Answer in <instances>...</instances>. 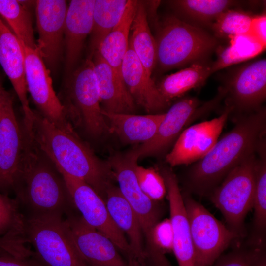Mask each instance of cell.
<instances>
[{"instance_id": "6", "label": "cell", "mask_w": 266, "mask_h": 266, "mask_svg": "<svg viewBox=\"0 0 266 266\" xmlns=\"http://www.w3.org/2000/svg\"><path fill=\"white\" fill-rule=\"evenodd\" d=\"M25 237L39 266H88L68 233L63 216L26 217Z\"/></svg>"}, {"instance_id": "41", "label": "cell", "mask_w": 266, "mask_h": 266, "mask_svg": "<svg viewBox=\"0 0 266 266\" xmlns=\"http://www.w3.org/2000/svg\"><path fill=\"white\" fill-rule=\"evenodd\" d=\"M129 266H143L136 259L131 257L127 260Z\"/></svg>"}, {"instance_id": "4", "label": "cell", "mask_w": 266, "mask_h": 266, "mask_svg": "<svg viewBox=\"0 0 266 266\" xmlns=\"http://www.w3.org/2000/svg\"><path fill=\"white\" fill-rule=\"evenodd\" d=\"M138 159L131 151L116 153L107 161L119 189L135 214L144 238L145 266H172L165 255L155 248L152 240L154 227L160 221L163 209L159 201L152 200L140 188L135 174Z\"/></svg>"}, {"instance_id": "14", "label": "cell", "mask_w": 266, "mask_h": 266, "mask_svg": "<svg viewBox=\"0 0 266 266\" xmlns=\"http://www.w3.org/2000/svg\"><path fill=\"white\" fill-rule=\"evenodd\" d=\"M22 146V128L10 94L0 88V192L13 193Z\"/></svg>"}, {"instance_id": "17", "label": "cell", "mask_w": 266, "mask_h": 266, "mask_svg": "<svg viewBox=\"0 0 266 266\" xmlns=\"http://www.w3.org/2000/svg\"><path fill=\"white\" fill-rule=\"evenodd\" d=\"M230 107L226 106L218 117L200 122L185 129L180 133L166 161L171 166L189 165L197 162L212 148L229 116Z\"/></svg>"}, {"instance_id": "31", "label": "cell", "mask_w": 266, "mask_h": 266, "mask_svg": "<svg viewBox=\"0 0 266 266\" xmlns=\"http://www.w3.org/2000/svg\"><path fill=\"white\" fill-rule=\"evenodd\" d=\"M26 1L0 0V15L25 46L36 49L31 14Z\"/></svg>"}, {"instance_id": "42", "label": "cell", "mask_w": 266, "mask_h": 266, "mask_svg": "<svg viewBox=\"0 0 266 266\" xmlns=\"http://www.w3.org/2000/svg\"><path fill=\"white\" fill-rule=\"evenodd\" d=\"M6 245V239L4 238H0V248L4 249Z\"/></svg>"}, {"instance_id": "20", "label": "cell", "mask_w": 266, "mask_h": 266, "mask_svg": "<svg viewBox=\"0 0 266 266\" xmlns=\"http://www.w3.org/2000/svg\"><path fill=\"white\" fill-rule=\"evenodd\" d=\"M95 0H72L68 5L64 30L65 69L70 74L77 64L86 38L93 28Z\"/></svg>"}, {"instance_id": "10", "label": "cell", "mask_w": 266, "mask_h": 266, "mask_svg": "<svg viewBox=\"0 0 266 266\" xmlns=\"http://www.w3.org/2000/svg\"><path fill=\"white\" fill-rule=\"evenodd\" d=\"M221 87L225 91L226 106L237 116L259 109L266 98V59L233 68L227 74Z\"/></svg>"}, {"instance_id": "16", "label": "cell", "mask_w": 266, "mask_h": 266, "mask_svg": "<svg viewBox=\"0 0 266 266\" xmlns=\"http://www.w3.org/2000/svg\"><path fill=\"white\" fill-rule=\"evenodd\" d=\"M68 5L64 0H38L35 10L38 39L36 50L50 70L60 62L64 45V30Z\"/></svg>"}, {"instance_id": "37", "label": "cell", "mask_w": 266, "mask_h": 266, "mask_svg": "<svg viewBox=\"0 0 266 266\" xmlns=\"http://www.w3.org/2000/svg\"><path fill=\"white\" fill-rule=\"evenodd\" d=\"M261 249V247H256L234 250L219 257L213 266H252Z\"/></svg>"}, {"instance_id": "39", "label": "cell", "mask_w": 266, "mask_h": 266, "mask_svg": "<svg viewBox=\"0 0 266 266\" xmlns=\"http://www.w3.org/2000/svg\"><path fill=\"white\" fill-rule=\"evenodd\" d=\"M0 266H39L32 256L23 258L15 256L0 248Z\"/></svg>"}, {"instance_id": "1", "label": "cell", "mask_w": 266, "mask_h": 266, "mask_svg": "<svg viewBox=\"0 0 266 266\" xmlns=\"http://www.w3.org/2000/svg\"><path fill=\"white\" fill-rule=\"evenodd\" d=\"M22 146L13 193L26 217L66 216L75 208L63 175L39 147L23 119Z\"/></svg>"}, {"instance_id": "3", "label": "cell", "mask_w": 266, "mask_h": 266, "mask_svg": "<svg viewBox=\"0 0 266 266\" xmlns=\"http://www.w3.org/2000/svg\"><path fill=\"white\" fill-rule=\"evenodd\" d=\"M24 118L36 143L60 172L85 182L104 200L114 179L108 162L98 158L75 131H62L33 110Z\"/></svg>"}, {"instance_id": "23", "label": "cell", "mask_w": 266, "mask_h": 266, "mask_svg": "<svg viewBox=\"0 0 266 266\" xmlns=\"http://www.w3.org/2000/svg\"><path fill=\"white\" fill-rule=\"evenodd\" d=\"M104 201L114 222L127 236L133 257L145 266L142 231L133 209L119 188L112 184L106 191Z\"/></svg>"}, {"instance_id": "27", "label": "cell", "mask_w": 266, "mask_h": 266, "mask_svg": "<svg viewBox=\"0 0 266 266\" xmlns=\"http://www.w3.org/2000/svg\"><path fill=\"white\" fill-rule=\"evenodd\" d=\"M130 30L129 45L151 75L157 65L156 43L148 25L145 6L141 1H138Z\"/></svg>"}, {"instance_id": "8", "label": "cell", "mask_w": 266, "mask_h": 266, "mask_svg": "<svg viewBox=\"0 0 266 266\" xmlns=\"http://www.w3.org/2000/svg\"><path fill=\"white\" fill-rule=\"evenodd\" d=\"M257 153L233 168L211 193V200L221 211L228 228L238 236L244 233V222L253 208L254 166Z\"/></svg>"}, {"instance_id": "11", "label": "cell", "mask_w": 266, "mask_h": 266, "mask_svg": "<svg viewBox=\"0 0 266 266\" xmlns=\"http://www.w3.org/2000/svg\"><path fill=\"white\" fill-rule=\"evenodd\" d=\"M61 173L73 205L84 221L108 237L126 260L133 257L125 234L112 220L105 201L85 182Z\"/></svg>"}, {"instance_id": "25", "label": "cell", "mask_w": 266, "mask_h": 266, "mask_svg": "<svg viewBox=\"0 0 266 266\" xmlns=\"http://www.w3.org/2000/svg\"><path fill=\"white\" fill-rule=\"evenodd\" d=\"M137 3V0H128L120 20L103 39L97 51L120 74L122 61L129 47L131 26Z\"/></svg>"}, {"instance_id": "35", "label": "cell", "mask_w": 266, "mask_h": 266, "mask_svg": "<svg viewBox=\"0 0 266 266\" xmlns=\"http://www.w3.org/2000/svg\"><path fill=\"white\" fill-rule=\"evenodd\" d=\"M135 174L138 185L143 192L153 200L160 201L166 193L164 178L155 169L136 166Z\"/></svg>"}, {"instance_id": "34", "label": "cell", "mask_w": 266, "mask_h": 266, "mask_svg": "<svg viewBox=\"0 0 266 266\" xmlns=\"http://www.w3.org/2000/svg\"><path fill=\"white\" fill-rule=\"evenodd\" d=\"M253 16L241 9L231 8L224 11L211 26L214 36L231 39L247 35Z\"/></svg>"}, {"instance_id": "33", "label": "cell", "mask_w": 266, "mask_h": 266, "mask_svg": "<svg viewBox=\"0 0 266 266\" xmlns=\"http://www.w3.org/2000/svg\"><path fill=\"white\" fill-rule=\"evenodd\" d=\"M25 222L17 200L0 192V238L27 242Z\"/></svg>"}, {"instance_id": "5", "label": "cell", "mask_w": 266, "mask_h": 266, "mask_svg": "<svg viewBox=\"0 0 266 266\" xmlns=\"http://www.w3.org/2000/svg\"><path fill=\"white\" fill-rule=\"evenodd\" d=\"M155 40L157 65L163 70L206 61L217 46L214 36L174 16L163 19Z\"/></svg>"}, {"instance_id": "22", "label": "cell", "mask_w": 266, "mask_h": 266, "mask_svg": "<svg viewBox=\"0 0 266 266\" xmlns=\"http://www.w3.org/2000/svg\"><path fill=\"white\" fill-rule=\"evenodd\" d=\"M0 65L19 98L24 117L33 112L27 97L23 44L0 17Z\"/></svg>"}, {"instance_id": "30", "label": "cell", "mask_w": 266, "mask_h": 266, "mask_svg": "<svg viewBox=\"0 0 266 266\" xmlns=\"http://www.w3.org/2000/svg\"><path fill=\"white\" fill-rule=\"evenodd\" d=\"M266 148L257 152L254 166L255 189L253 208L254 209V241L261 247L264 242L266 228Z\"/></svg>"}, {"instance_id": "36", "label": "cell", "mask_w": 266, "mask_h": 266, "mask_svg": "<svg viewBox=\"0 0 266 266\" xmlns=\"http://www.w3.org/2000/svg\"><path fill=\"white\" fill-rule=\"evenodd\" d=\"M153 244L162 254L173 252V232L170 219H165L158 222L154 227L152 233Z\"/></svg>"}, {"instance_id": "40", "label": "cell", "mask_w": 266, "mask_h": 266, "mask_svg": "<svg viewBox=\"0 0 266 266\" xmlns=\"http://www.w3.org/2000/svg\"><path fill=\"white\" fill-rule=\"evenodd\" d=\"M252 266H266V253L263 249L260 250Z\"/></svg>"}, {"instance_id": "9", "label": "cell", "mask_w": 266, "mask_h": 266, "mask_svg": "<svg viewBox=\"0 0 266 266\" xmlns=\"http://www.w3.org/2000/svg\"><path fill=\"white\" fill-rule=\"evenodd\" d=\"M195 255V266H210L238 237L187 192L182 194Z\"/></svg>"}, {"instance_id": "21", "label": "cell", "mask_w": 266, "mask_h": 266, "mask_svg": "<svg viewBox=\"0 0 266 266\" xmlns=\"http://www.w3.org/2000/svg\"><path fill=\"white\" fill-rule=\"evenodd\" d=\"M93 70L102 109L116 113H132L135 102L129 93L121 75L104 60L100 54L92 55Z\"/></svg>"}, {"instance_id": "32", "label": "cell", "mask_w": 266, "mask_h": 266, "mask_svg": "<svg viewBox=\"0 0 266 266\" xmlns=\"http://www.w3.org/2000/svg\"><path fill=\"white\" fill-rule=\"evenodd\" d=\"M265 49V46L248 35L233 37L230 39L228 46L216 49L217 58L212 63V72L249 60Z\"/></svg>"}, {"instance_id": "13", "label": "cell", "mask_w": 266, "mask_h": 266, "mask_svg": "<svg viewBox=\"0 0 266 266\" xmlns=\"http://www.w3.org/2000/svg\"><path fill=\"white\" fill-rule=\"evenodd\" d=\"M222 96L218 92L212 100L202 105L200 101L196 97H187L181 99L165 113L154 136L132 150V152L138 159L162 153L178 137L186 125L213 108L223 99Z\"/></svg>"}, {"instance_id": "12", "label": "cell", "mask_w": 266, "mask_h": 266, "mask_svg": "<svg viewBox=\"0 0 266 266\" xmlns=\"http://www.w3.org/2000/svg\"><path fill=\"white\" fill-rule=\"evenodd\" d=\"M23 46L27 91L39 113L62 131H75L67 120L64 107L53 89L50 70L36 49L23 44Z\"/></svg>"}, {"instance_id": "19", "label": "cell", "mask_w": 266, "mask_h": 266, "mask_svg": "<svg viewBox=\"0 0 266 266\" xmlns=\"http://www.w3.org/2000/svg\"><path fill=\"white\" fill-rule=\"evenodd\" d=\"M121 75L134 102L147 112L161 111L169 104L129 45L122 61Z\"/></svg>"}, {"instance_id": "24", "label": "cell", "mask_w": 266, "mask_h": 266, "mask_svg": "<svg viewBox=\"0 0 266 266\" xmlns=\"http://www.w3.org/2000/svg\"><path fill=\"white\" fill-rule=\"evenodd\" d=\"M102 113L109 128V133L116 134L128 143L146 142L155 135L165 113L138 115L132 113L108 112L102 109Z\"/></svg>"}, {"instance_id": "29", "label": "cell", "mask_w": 266, "mask_h": 266, "mask_svg": "<svg viewBox=\"0 0 266 266\" xmlns=\"http://www.w3.org/2000/svg\"><path fill=\"white\" fill-rule=\"evenodd\" d=\"M129 0H95L91 33V56L122 18Z\"/></svg>"}, {"instance_id": "38", "label": "cell", "mask_w": 266, "mask_h": 266, "mask_svg": "<svg viewBox=\"0 0 266 266\" xmlns=\"http://www.w3.org/2000/svg\"><path fill=\"white\" fill-rule=\"evenodd\" d=\"M248 35L264 46H266V15L254 16L250 24Z\"/></svg>"}, {"instance_id": "18", "label": "cell", "mask_w": 266, "mask_h": 266, "mask_svg": "<svg viewBox=\"0 0 266 266\" xmlns=\"http://www.w3.org/2000/svg\"><path fill=\"white\" fill-rule=\"evenodd\" d=\"M160 173L166 184L169 204V219L173 232V252L179 266H195L190 226L177 179L167 167H162Z\"/></svg>"}, {"instance_id": "28", "label": "cell", "mask_w": 266, "mask_h": 266, "mask_svg": "<svg viewBox=\"0 0 266 266\" xmlns=\"http://www.w3.org/2000/svg\"><path fill=\"white\" fill-rule=\"evenodd\" d=\"M239 2L230 0H178L171 3L183 17L181 20L202 28L203 26L211 27L220 14Z\"/></svg>"}, {"instance_id": "7", "label": "cell", "mask_w": 266, "mask_h": 266, "mask_svg": "<svg viewBox=\"0 0 266 266\" xmlns=\"http://www.w3.org/2000/svg\"><path fill=\"white\" fill-rule=\"evenodd\" d=\"M73 73L66 95L64 100L61 101L67 120L73 128L74 125L83 127L93 137L109 133L100 105L92 57L87 58Z\"/></svg>"}, {"instance_id": "43", "label": "cell", "mask_w": 266, "mask_h": 266, "mask_svg": "<svg viewBox=\"0 0 266 266\" xmlns=\"http://www.w3.org/2000/svg\"><path fill=\"white\" fill-rule=\"evenodd\" d=\"M1 86H2V85H1V83L0 82V87H1Z\"/></svg>"}, {"instance_id": "15", "label": "cell", "mask_w": 266, "mask_h": 266, "mask_svg": "<svg viewBox=\"0 0 266 266\" xmlns=\"http://www.w3.org/2000/svg\"><path fill=\"white\" fill-rule=\"evenodd\" d=\"M74 212L64 221L73 245L88 266H129L108 237Z\"/></svg>"}, {"instance_id": "2", "label": "cell", "mask_w": 266, "mask_h": 266, "mask_svg": "<svg viewBox=\"0 0 266 266\" xmlns=\"http://www.w3.org/2000/svg\"><path fill=\"white\" fill-rule=\"evenodd\" d=\"M233 128L188 170V189L200 195L210 193L235 166L256 153L266 140V110L264 107L235 117Z\"/></svg>"}, {"instance_id": "26", "label": "cell", "mask_w": 266, "mask_h": 266, "mask_svg": "<svg viewBox=\"0 0 266 266\" xmlns=\"http://www.w3.org/2000/svg\"><path fill=\"white\" fill-rule=\"evenodd\" d=\"M212 63L207 61L193 63L176 72L165 76L157 87L168 102L191 89L203 85L212 74Z\"/></svg>"}]
</instances>
